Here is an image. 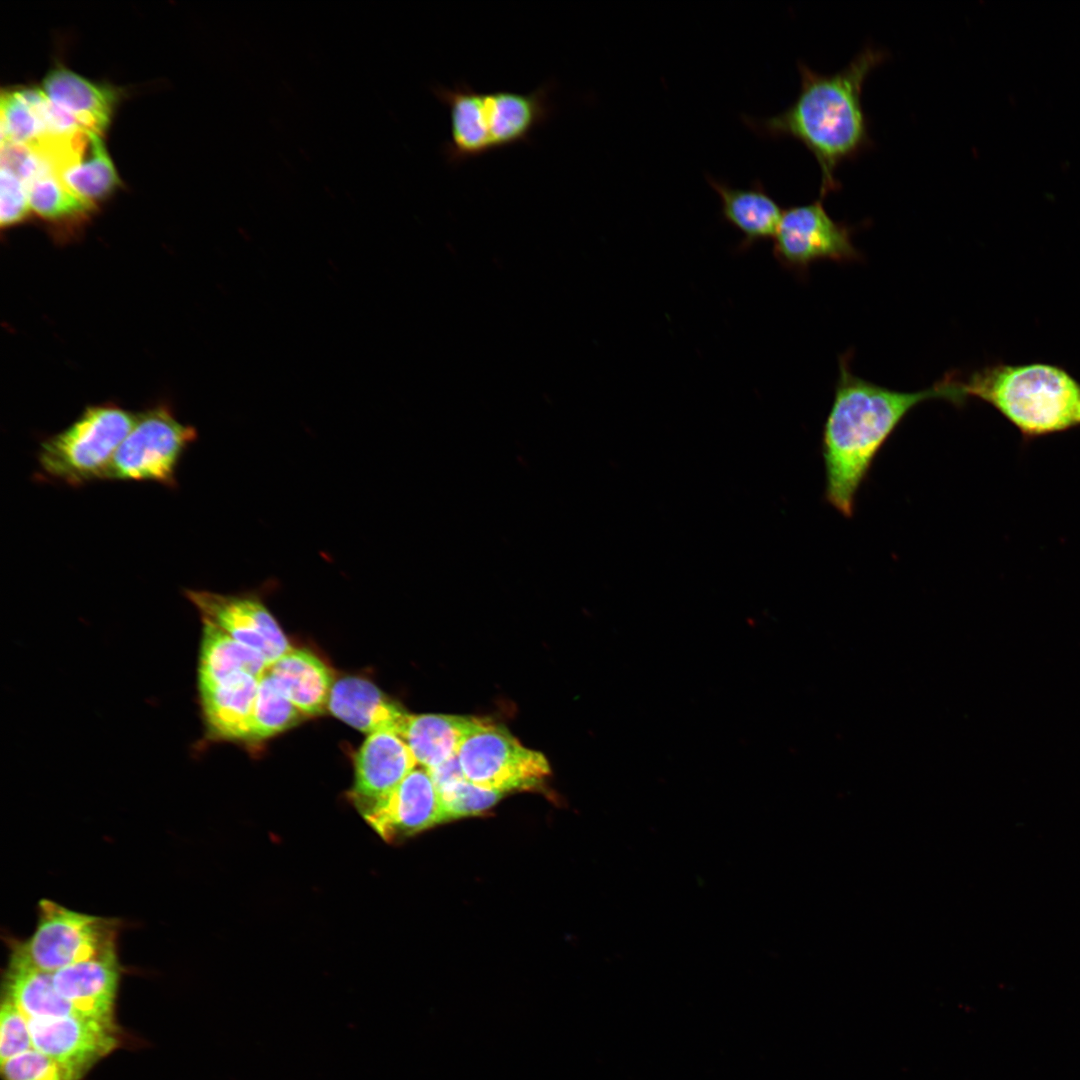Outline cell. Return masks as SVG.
<instances>
[{
  "mask_svg": "<svg viewBox=\"0 0 1080 1080\" xmlns=\"http://www.w3.org/2000/svg\"><path fill=\"white\" fill-rule=\"evenodd\" d=\"M850 360V353L840 357L834 398L822 434L825 498L845 517L854 513L858 490L878 452L914 407L929 399H944L956 406L966 402L956 371L929 388L903 392L855 375Z\"/></svg>",
  "mask_w": 1080,
  "mask_h": 1080,
  "instance_id": "1",
  "label": "cell"
},
{
  "mask_svg": "<svg viewBox=\"0 0 1080 1080\" xmlns=\"http://www.w3.org/2000/svg\"><path fill=\"white\" fill-rule=\"evenodd\" d=\"M886 53L865 47L843 69L822 74L798 64L800 90L784 111L762 119L744 117L757 134L769 138L791 137L816 159L820 172V198L840 188L836 169L869 148L872 140L861 95L869 73Z\"/></svg>",
  "mask_w": 1080,
  "mask_h": 1080,
  "instance_id": "2",
  "label": "cell"
},
{
  "mask_svg": "<svg viewBox=\"0 0 1080 1080\" xmlns=\"http://www.w3.org/2000/svg\"><path fill=\"white\" fill-rule=\"evenodd\" d=\"M965 400L995 408L1025 440L1080 427V382L1049 363H994L966 375L958 372Z\"/></svg>",
  "mask_w": 1080,
  "mask_h": 1080,
  "instance_id": "3",
  "label": "cell"
},
{
  "mask_svg": "<svg viewBox=\"0 0 1080 1080\" xmlns=\"http://www.w3.org/2000/svg\"><path fill=\"white\" fill-rule=\"evenodd\" d=\"M553 89L552 81L527 93L477 91L465 81L453 87L433 86L432 92L448 110L449 137L442 146L447 161L457 164L529 142L554 112Z\"/></svg>",
  "mask_w": 1080,
  "mask_h": 1080,
  "instance_id": "4",
  "label": "cell"
},
{
  "mask_svg": "<svg viewBox=\"0 0 1080 1080\" xmlns=\"http://www.w3.org/2000/svg\"><path fill=\"white\" fill-rule=\"evenodd\" d=\"M135 418L113 403L87 407L66 429L41 442L38 462L42 473L72 486L104 479Z\"/></svg>",
  "mask_w": 1080,
  "mask_h": 1080,
  "instance_id": "5",
  "label": "cell"
},
{
  "mask_svg": "<svg viewBox=\"0 0 1080 1080\" xmlns=\"http://www.w3.org/2000/svg\"><path fill=\"white\" fill-rule=\"evenodd\" d=\"M196 430L159 404L136 415L132 429L114 454L104 479L153 481L176 485V470Z\"/></svg>",
  "mask_w": 1080,
  "mask_h": 1080,
  "instance_id": "6",
  "label": "cell"
},
{
  "mask_svg": "<svg viewBox=\"0 0 1080 1080\" xmlns=\"http://www.w3.org/2000/svg\"><path fill=\"white\" fill-rule=\"evenodd\" d=\"M457 757L468 781L503 794L534 788L550 774L542 753L524 747L505 727L487 719H474Z\"/></svg>",
  "mask_w": 1080,
  "mask_h": 1080,
  "instance_id": "7",
  "label": "cell"
},
{
  "mask_svg": "<svg viewBox=\"0 0 1080 1080\" xmlns=\"http://www.w3.org/2000/svg\"><path fill=\"white\" fill-rule=\"evenodd\" d=\"M32 936L13 945L12 952L32 966L54 973L115 947L111 920L68 909L43 899Z\"/></svg>",
  "mask_w": 1080,
  "mask_h": 1080,
  "instance_id": "8",
  "label": "cell"
},
{
  "mask_svg": "<svg viewBox=\"0 0 1080 1080\" xmlns=\"http://www.w3.org/2000/svg\"><path fill=\"white\" fill-rule=\"evenodd\" d=\"M854 229L835 221L826 211L823 198L788 207L773 237V254L778 263L799 277L821 260L857 262L862 253L854 246Z\"/></svg>",
  "mask_w": 1080,
  "mask_h": 1080,
  "instance_id": "9",
  "label": "cell"
},
{
  "mask_svg": "<svg viewBox=\"0 0 1080 1080\" xmlns=\"http://www.w3.org/2000/svg\"><path fill=\"white\" fill-rule=\"evenodd\" d=\"M186 596L199 610L202 619L258 651L268 667L292 648L271 612L255 595L187 590Z\"/></svg>",
  "mask_w": 1080,
  "mask_h": 1080,
  "instance_id": "10",
  "label": "cell"
},
{
  "mask_svg": "<svg viewBox=\"0 0 1080 1080\" xmlns=\"http://www.w3.org/2000/svg\"><path fill=\"white\" fill-rule=\"evenodd\" d=\"M33 1048L67 1068L77 1080L118 1047L115 1022L72 1014L29 1020Z\"/></svg>",
  "mask_w": 1080,
  "mask_h": 1080,
  "instance_id": "11",
  "label": "cell"
},
{
  "mask_svg": "<svg viewBox=\"0 0 1080 1080\" xmlns=\"http://www.w3.org/2000/svg\"><path fill=\"white\" fill-rule=\"evenodd\" d=\"M362 816L391 842L446 821L439 792L424 767L414 768Z\"/></svg>",
  "mask_w": 1080,
  "mask_h": 1080,
  "instance_id": "12",
  "label": "cell"
},
{
  "mask_svg": "<svg viewBox=\"0 0 1080 1080\" xmlns=\"http://www.w3.org/2000/svg\"><path fill=\"white\" fill-rule=\"evenodd\" d=\"M417 765L411 749L399 735L392 732L368 735L355 758L351 800L364 814Z\"/></svg>",
  "mask_w": 1080,
  "mask_h": 1080,
  "instance_id": "13",
  "label": "cell"
},
{
  "mask_svg": "<svg viewBox=\"0 0 1080 1080\" xmlns=\"http://www.w3.org/2000/svg\"><path fill=\"white\" fill-rule=\"evenodd\" d=\"M52 975L56 991L78 1015L114 1022L120 982V965L115 947Z\"/></svg>",
  "mask_w": 1080,
  "mask_h": 1080,
  "instance_id": "14",
  "label": "cell"
},
{
  "mask_svg": "<svg viewBox=\"0 0 1080 1080\" xmlns=\"http://www.w3.org/2000/svg\"><path fill=\"white\" fill-rule=\"evenodd\" d=\"M258 677L235 672L198 684L201 708L209 735L221 740H250Z\"/></svg>",
  "mask_w": 1080,
  "mask_h": 1080,
  "instance_id": "15",
  "label": "cell"
},
{
  "mask_svg": "<svg viewBox=\"0 0 1080 1080\" xmlns=\"http://www.w3.org/2000/svg\"><path fill=\"white\" fill-rule=\"evenodd\" d=\"M328 710L368 735L392 732L401 737L408 716L371 681L355 676L343 677L334 683Z\"/></svg>",
  "mask_w": 1080,
  "mask_h": 1080,
  "instance_id": "16",
  "label": "cell"
},
{
  "mask_svg": "<svg viewBox=\"0 0 1080 1080\" xmlns=\"http://www.w3.org/2000/svg\"><path fill=\"white\" fill-rule=\"evenodd\" d=\"M266 673L304 716L320 715L328 709L333 675L311 651L292 647Z\"/></svg>",
  "mask_w": 1080,
  "mask_h": 1080,
  "instance_id": "17",
  "label": "cell"
},
{
  "mask_svg": "<svg viewBox=\"0 0 1080 1080\" xmlns=\"http://www.w3.org/2000/svg\"><path fill=\"white\" fill-rule=\"evenodd\" d=\"M42 90L48 99L73 115L83 127L102 134L109 126L119 92L92 82L62 66L50 70Z\"/></svg>",
  "mask_w": 1080,
  "mask_h": 1080,
  "instance_id": "18",
  "label": "cell"
},
{
  "mask_svg": "<svg viewBox=\"0 0 1080 1080\" xmlns=\"http://www.w3.org/2000/svg\"><path fill=\"white\" fill-rule=\"evenodd\" d=\"M708 182L720 198L722 217L743 235L741 251L774 237L783 210L760 181L748 188L732 187L713 178Z\"/></svg>",
  "mask_w": 1080,
  "mask_h": 1080,
  "instance_id": "19",
  "label": "cell"
},
{
  "mask_svg": "<svg viewBox=\"0 0 1080 1080\" xmlns=\"http://www.w3.org/2000/svg\"><path fill=\"white\" fill-rule=\"evenodd\" d=\"M474 719L446 714H408L401 738L411 749L417 764L431 769L457 755Z\"/></svg>",
  "mask_w": 1080,
  "mask_h": 1080,
  "instance_id": "20",
  "label": "cell"
},
{
  "mask_svg": "<svg viewBox=\"0 0 1080 1080\" xmlns=\"http://www.w3.org/2000/svg\"><path fill=\"white\" fill-rule=\"evenodd\" d=\"M76 196L94 206L120 185L101 134L90 131L70 161L55 174Z\"/></svg>",
  "mask_w": 1080,
  "mask_h": 1080,
  "instance_id": "21",
  "label": "cell"
},
{
  "mask_svg": "<svg viewBox=\"0 0 1080 1080\" xmlns=\"http://www.w3.org/2000/svg\"><path fill=\"white\" fill-rule=\"evenodd\" d=\"M5 998L28 1019L77 1014L56 991L52 973L42 971L11 953L5 975Z\"/></svg>",
  "mask_w": 1080,
  "mask_h": 1080,
  "instance_id": "22",
  "label": "cell"
},
{
  "mask_svg": "<svg viewBox=\"0 0 1080 1080\" xmlns=\"http://www.w3.org/2000/svg\"><path fill=\"white\" fill-rule=\"evenodd\" d=\"M198 684L212 682L235 672L261 678L268 664L258 651L240 643L214 623L202 619Z\"/></svg>",
  "mask_w": 1080,
  "mask_h": 1080,
  "instance_id": "23",
  "label": "cell"
},
{
  "mask_svg": "<svg viewBox=\"0 0 1080 1080\" xmlns=\"http://www.w3.org/2000/svg\"><path fill=\"white\" fill-rule=\"evenodd\" d=\"M28 194L31 211L58 234L78 229L95 208L72 193L49 165L28 185Z\"/></svg>",
  "mask_w": 1080,
  "mask_h": 1080,
  "instance_id": "24",
  "label": "cell"
},
{
  "mask_svg": "<svg viewBox=\"0 0 1080 1080\" xmlns=\"http://www.w3.org/2000/svg\"><path fill=\"white\" fill-rule=\"evenodd\" d=\"M303 717L265 672L259 679L254 701L250 740L259 741L275 736L294 726Z\"/></svg>",
  "mask_w": 1080,
  "mask_h": 1080,
  "instance_id": "25",
  "label": "cell"
},
{
  "mask_svg": "<svg viewBox=\"0 0 1080 1080\" xmlns=\"http://www.w3.org/2000/svg\"><path fill=\"white\" fill-rule=\"evenodd\" d=\"M46 135L35 109L22 97L19 89L2 90L1 143L34 146Z\"/></svg>",
  "mask_w": 1080,
  "mask_h": 1080,
  "instance_id": "26",
  "label": "cell"
},
{
  "mask_svg": "<svg viewBox=\"0 0 1080 1080\" xmlns=\"http://www.w3.org/2000/svg\"><path fill=\"white\" fill-rule=\"evenodd\" d=\"M445 819L478 815L493 807L503 793L479 787L466 778L438 790Z\"/></svg>",
  "mask_w": 1080,
  "mask_h": 1080,
  "instance_id": "27",
  "label": "cell"
},
{
  "mask_svg": "<svg viewBox=\"0 0 1080 1080\" xmlns=\"http://www.w3.org/2000/svg\"><path fill=\"white\" fill-rule=\"evenodd\" d=\"M4 1080H77L63 1065L36 1049L1 1063Z\"/></svg>",
  "mask_w": 1080,
  "mask_h": 1080,
  "instance_id": "28",
  "label": "cell"
},
{
  "mask_svg": "<svg viewBox=\"0 0 1080 1080\" xmlns=\"http://www.w3.org/2000/svg\"><path fill=\"white\" fill-rule=\"evenodd\" d=\"M33 1049L29 1020L7 998L3 999L0 1013V1061L1 1063Z\"/></svg>",
  "mask_w": 1080,
  "mask_h": 1080,
  "instance_id": "29",
  "label": "cell"
},
{
  "mask_svg": "<svg viewBox=\"0 0 1080 1080\" xmlns=\"http://www.w3.org/2000/svg\"><path fill=\"white\" fill-rule=\"evenodd\" d=\"M0 224L9 228L23 222L29 215L28 186L11 171L1 168Z\"/></svg>",
  "mask_w": 1080,
  "mask_h": 1080,
  "instance_id": "30",
  "label": "cell"
},
{
  "mask_svg": "<svg viewBox=\"0 0 1080 1080\" xmlns=\"http://www.w3.org/2000/svg\"><path fill=\"white\" fill-rule=\"evenodd\" d=\"M427 771L437 790L456 781L465 779L457 755L436 767L427 769Z\"/></svg>",
  "mask_w": 1080,
  "mask_h": 1080,
  "instance_id": "31",
  "label": "cell"
}]
</instances>
